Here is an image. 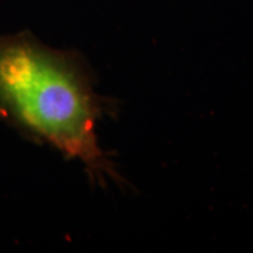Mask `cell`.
<instances>
[{
  "mask_svg": "<svg viewBox=\"0 0 253 253\" xmlns=\"http://www.w3.org/2000/svg\"><path fill=\"white\" fill-rule=\"evenodd\" d=\"M107 104L81 54L46 45L30 33L0 37V120L81 162L103 186L123 183L97 136Z\"/></svg>",
  "mask_w": 253,
  "mask_h": 253,
  "instance_id": "cell-1",
  "label": "cell"
}]
</instances>
